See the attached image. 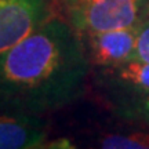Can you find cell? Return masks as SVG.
<instances>
[{"label":"cell","mask_w":149,"mask_h":149,"mask_svg":"<svg viewBox=\"0 0 149 149\" xmlns=\"http://www.w3.org/2000/svg\"><path fill=\"white\" fill-rule=\"evenodd\" d=\"M91 65L80 33L51 17L0 54V111L46 115L83 95Z\"/></svg>","instance_id":"1"},{"label":"cell","mask_w":149,"mask_h":149,"mask_svg":"<svg viewBox=\"0 0 149 149\" xmlns=\"http://www.w3.org/2000/svg\"><path fill=\"white\" fill-rule=\"evenodd\" d=\"M65 19L77 31L104 32L139 25L149 0H61Z\"/></svg>","instance_id":"2"},{"label":"cell","mask_w":149,"mask_h":149,"mask_svg":"<svg viewBox=\"0 0 149 149\" xmlns=\"http://www.w3.org/2000/svg\"><path fill=\"white\" fill-rule=\"evenodd\" d=\"M53 15V0H0V54L42 26Z\"/></svg>","instance_id":"3"},{"label":"cell","mask_w":149,"mask_h":149,"mask_svg":"<svg viewBox=\"0 0 149 149\" xmlns=\"http://www.w3.org/2000/svg\"><path fill=\"white\" fill-rule=\"evenodd\" d=\"M138 25L133 28L80 33L91 69L112 68L134 58Z\"/></svg>","instance_id":"4"},{"label":"cell","mask_w":149,"mask_h":149,"mask_svg":"<svg viewBox=\"0 0 149 149\" xmlns=\"http://www.w3.org/2000/svg\"><path fill=\"white\" fill-rule=\"evenodd\" d=\"M47 123L43 115L0 111V149L44 148Z\"/></svg>","instance_id":"5"},{"label":"cell","mask_w":149,"mask_h":149,"mask_svg":"<svg viewBox=\"0 0 149 149\" xmlns=\"http://www.w3.org/2000/svg\"><path fill=\"white\" fill-rule=\"evenodd\" d=\"M93 77L102 95L149 93V62L128 59L112 68L93 69Z\"/></svg>","instance_id":"6"},{"label":"cell","mask_w":149,"mask_h":149,"mask_svg":"<svg viewBox=\"0 0 149 149\" xmlns=\"http://www.w3.org/2000/svg\"><path fill=\"white\" fill-rule=\"evenodd\" d=\"M104 98L117 117L149 126V93L107 94Z\"/></svg>","instance_id":"7"},{"label":"cell","mask_w":149,"mask_h":149,"mask_svg":"<svg viewBox=\"0 0 149 149\" xmlns=\"http://www.w3.org/2000/svg\"><path fill=\"white\" fill-rule=\"evenodd\" d=\"M107 149H149V134L144 131L108 134L100 141Z\"/></svg>","instance_id":"8"},{"label":"cell","mask_w":149,"mask_h":149,"mask_svg":"<svg viewBox=\"0 0 149 149\" xmlns=\"http://www.w3.org/2000/svg\"><path fill=\"white\" fill-rule=\"evenodd\" d=\"M134 58L149 62V11L138 25Z\"/></svg>","instance_id":"9"}]
</instances>
